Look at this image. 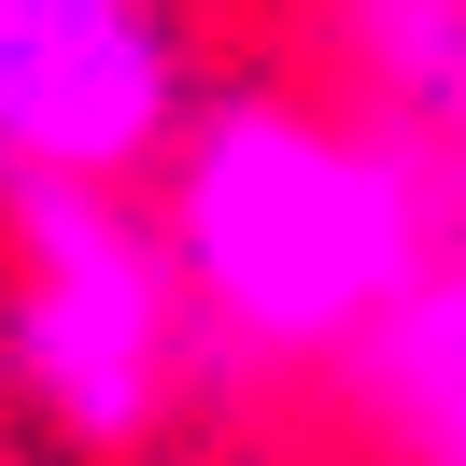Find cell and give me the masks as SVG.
I'll use <instances>...</instances> for the list:
<instances>
[{
	"instance_id": "6da1fadb",
	"label": "cell",
	"mask_w": 466,
	"mask_h": 466,
	"mask_svg": "<svg viewBox=\"0 0 466 466\" xmlns=\"http://www.w3.org/2000/svg\"><path fill=\"white\" fill-rule=\"evenodd\" d=\"M452 212L466 198L381 114L311 86H212L156 170L170 268L212 353H240V368H353V339L452 240Z\"/></svg>"
},
{
	"instance_id": "7a4b0ae2",
	"label": "cell",
	"mask_w": 466,
	"mask_h": 466,
	"mask_svg": "<svg viewBox=\"0 0 466 466\" xmlns=\"http://www.w3.org/2000/svg\"><path fill=\"white\" fill-rule=\"evenodd\" d=\"M198 339L170 227L127 184H0V368L71 452H142Z\"/></svg>"
},
{
	"instance_id": "3957f363",
	"label": "cell",
	"mask_w": 466,
	"mask_h": 466,
	"mask_svg": "<svg viewBox=\"0 0 466 466\" xmlns=\"http://www.w3.org/2000/svg\"><path fill=\"white\" fill-rule=\"evenodd\" d=\"M198 99L184 0H0V184H156Z\"/></svg>"
},
{
	"instance_id": "277c9868",
	"label": "cell",
	"mask_w": 466,
	"mask_h": 466,
	"mask_svg": "<svg viewBox=\"0 0 466 466\" xmlns=\"http://www.w3.org/2000/svg\"><path fill=\"white\" fill-rule=\"evenodd\" d=\"M311 29H325L339 99L381 114L466 198V0H311Z\"/></svg>"
},
{
	"instance_id": "5b68a950",
	"label": "cell",
	"mask_w": 466,
	"mask_h": 466,
	"mask_svg": "<svg viewBox=\"0 0 466 466\" xmlns=\"http://www.w3.org/2000/svg\"><path fill=\"white\" fill-rule=\"evenodd\" d=\"M353 410H368L381 466H466V212L424 255V283L353 339Z\"/></svg>"
}]
</instances>
